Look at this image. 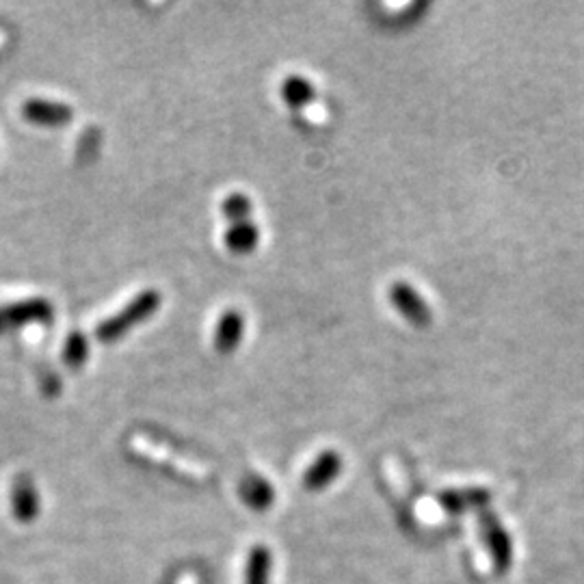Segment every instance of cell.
<instances>
[{
    "label": "cell",
    "instance_id": "1",
    "mask_svg": "<svg viewBox=\"0 0 584 584\" xmlns=\"http://www.w3.org/2000/svg\"><path fill=\"white\" fill-rule=\"evenodd\" d=\"M158 308H161V292L143 290L137 297H132L122 310L115 312L96 327V338L102 342H113L122 338L135 325L148 321Z\"/></svg>",
    "mask_w": 584,
    "mask_h": 584
},
{
    "label": "cell",
    "instance_id": "2",
    "mask_svg": "<svg viewBox=\"0 0 584 584\" xmlns=\"http://www.w3.org/2000/svg\"><path fill=\"white\" fill-rule=\"evenodd\" d=\"M52 318V305L44 297H31L7 303L0 308V334L26 323H46Z\"/></svg>",
    "mask_w": 584,
    "mask_h": 584
},
{
    "label": "cell",
    "instance_id": "3",
    "mask_svg": "<svg viewBox=\"0 0 584 584\" xmlns=\"http://www.w3.org/2000/svg\"><path fill=\"white\" fill-rule=\"evenodd\" d=\"M390 303L394 305V310L401 314L407 323L416 327H427L431 323V310L427 301L422 299L420 292L407 284V282H394L388 290Z\"/></svg>",
    "mask_w": 584,
    "mask_h": 584
},
{
    "label": "cell",
    "instance_id": "4",
    "mask_svg": "<svg viewBox=\"0 0 584 584\" xmlns=\"http://www.w3.org/2000/svg\"><path fill=\"white\" fill-rule=\"evenodd\" d=\"M22 115L39 126H63L74 117V109L59 100L29 98L22 104Z\"/></svg>",
    "mask_w": 584,
    "mask_h": 584
},
{
    "label": "cell",
    "instance_id": "5",
    "mask_svg": "<svg viewBox=\"0 0 584 584\" xmlns=\"http://www.w3.org/2000/svg\"><path fill=\"white\" fill-rule=\"evenodd\" d=\"M245 338V316L234 308L225 310L215 329V349L221 355H230Z\"/></svg>",
    "mask_w": 584,
    "mask_h": 584
},
{
    "label": "cell",
    "instance_id": "6",
    "mask_svg": "<svg viewBox=\"0 0 584 584\" xmlns=\"http://www.w3.org/2000/svg\"><path fill=\"white\" fill-rule=\"evenodd\" d=\"M260 243V230L251 221L232 223L223 236V245L236 256H247Z\"/></svg>",
    "mask_w": 584,
    "mask_h": 584
},
{
    "label": "cell",
    "instance_id": "7",
    "mask_svg": "<svg viewBox=\"0 0 584 584\" xmlns=\"http://www.w3.org/2000/svg\"><path fill=\"white\" fill-rule=\"evenodd\" d=\"M316 96L314 85L305 76L290 74L282 83V98L290 106V109H303L305 104H310Z\"/></svg>",
    "mask_w": 584,
    "mask_h": 584
},
{
    "label": "cell",
    "instance_id": "8",
    "mask_svg": "<svg viewBox=\"0 0 584 584\" xmlns=\"http://www.w3.org/2000/svg\"><path fill=\"white\" fill-rule=\"evenodd\" d=\"M221 212L230 223H243V221H251L254 204H251V199L245 193H230L223 199Z\"/></svg>",
    "mask_w": 584,
    "mask_h": 584
},
{
    "label": "cell",
    "instance_id": "9",
    "mask_svg": "<svg viewBox=\"0 0 584 584\" xmlns=\"http://www.w3.org/2000/svg\"><path fill=\"white\" fill-rule=\"evenodd\" d=\"M89 360V342L81 334V331H74L68 336L63 344V362L68 368H81Z\"/></svg>",
    "mask_w": 584,
    "mask_h": 584
},
{
    "label": "cell",
    "instance_id": "10",
    "mask_svg": "<svg viewBox=\"0 0 584 584\" xmlns=\"http://www.w3.org/2000/svg\"><path fill=\"white\" fill-rule=\"evenodd\" d=\"M338 466H340V463H338V457L334 453L323 455L321 459H318L316 468L310 472L308 483H312V485L325 483L327 479H331V476H334L338 472Z\"/></svg>",
    "mask_w": 584,
    "mask_h": 584
}]
</instances>
